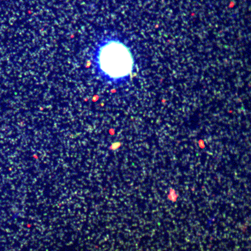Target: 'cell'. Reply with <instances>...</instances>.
<instances>
[{
	"mask_svg": "<svg viewBox=\"0 0 251 251\" xmlns=\"http://www.w3.org/2000/svg\"><path fill=\"white\" fill-rule=\"evenodd\" d=\"M92 64L101 77L116 82L130 75L133 59L124 43L114 37L105 36L99 40L93 49Z\"/></svg>",
	"mask_w": 251,
	"mask_h": 251,
	"instance_id": "cell-1",
	"label": "cell"
}]
</instances>
